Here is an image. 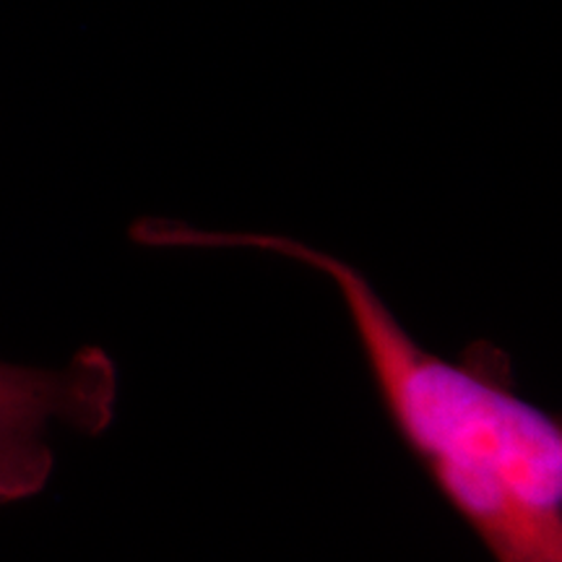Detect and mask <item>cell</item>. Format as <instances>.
<instances>
[{"instance_id": "1", "label": "cell", "mask_w": 562, "mask_h": 562, "mask_svg": "<svg viewBox=\"0 0 562 562\" xmlns=\"http://www.w3.org/2000/svg\"><path fill=\"white\" fill-rule=\"evenodd\" d=\"M131 237L149 248L269 252L326 277L393 427L490 558L562 562V425L518 393L503 349L474 341L456 360L435 355L357 266L290 235L144 216Z\"/></svg>"}, {"instance_id": "2", "label": "cell", "mask_w": 562, "mask_h": 562, "mask_svg": "<svg viewBox=\"0 0 562 562\" xmlns=\"http://www.w3.org/2000/svg\"><path fill=\"white\" fill-rule=\"evenodd\" d=\"M117 368L100 347H83L63 368L0 360V503L37 495L50 480V430L100 435L115 419Z\"/></svg>"}]
</instances>
